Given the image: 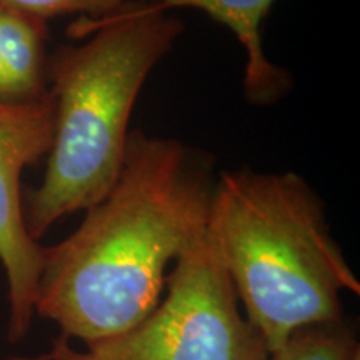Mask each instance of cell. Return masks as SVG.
I'll use <instances>...</instances> for the list:
<instances>
[{
  "instance_id": "277c9868",
  "label": "cell",
  "mask_w": 360,
  "mask_h": 360,
  "mask_svg": "<svg viewBox=\"0 0 360 360\" xmlns=\"http://www.w3.org/2000/svg\"><path fill=\"white\" fill-rule=\"evenodd\" d=\"M167 297L124 334L77 350L53 342L44 360H269L260 332L240 314L231 277L207 231L175 260Z\"/></svg>"
},
{
  "instance_id": "8fae6325",
  "label": "cell",
  "mask_w": 360,
  "mask_h": 360,
  "mask_svg": "<svg viewBox=\"0 0 360 360\" xmlns=\"http://www.w3.org/2000/svg\"><path fill=\"white\" fill-rule=\"evenodd\" d=\"M349 360H360V347H359V344L355 345V349L352 350V354H350Z\"/></svg>"
},
{
  "instance_id": "7a4b0ae2",
  "label": "cell",
  "mask_w": 360,
  "mask_h": 360,
  "mask_svg": "<svg viewBox=\"0 0 360 360\" xmlns=\"http://www.w3.org/2000/svg\"><path fill=\"white\" fill-rule=\"evenodd\" d=\"M70 32L87 40L49 62L52 143L42 182L24 199L27 231L35 240L114 187L135 101L182 34V22L143 0L103 19L79 20Z\"/></svg>"
},
{
  "instance_id": "ba28073f",
  "label": "cell",
  "mask_w": 360,
  "mask_h": 360,
  "mask_svg": "<svg viewBox=\"0 0 360 360\" xmlns=\"http://www.w3.org/2000/svg\"><path fill=\"white\" fill-rule=\"evenodd\" d=\"M357 345L342 322L299 328L269 360H349Z\"/></svg>"
},
{
  "instance_id": "30bf717a",
  "label": "cell",
  "mask_w": 360,
  "mask_h": 360,
  "mask_svg": "<svg viewBox=\"0 0 360 360\" xmlns=\"http://www.w3.org/2000/svg\"><path fill=\"white\" fill-rule=\"evenodd\" d=\"M0 102H13L11 85H8L6 70H4L2 58H0Z\"/></svg>"
},
{
  "instance_id": "8992f818",
  "label": "cell",
  "mask_w": 360,
  "mask_h": 360,
  "mask_svg": "<svg viewBox=\"0 0 360 360\" xmlns=\"http://www.w3.org/2000/svg\"><path fill=\"white\" fill-rule=\"evenodd\" d=\"M276 0H167L154 2L162 11L192 8L236 35L245 52L244 94L249 103H276L290 89V75L269 60L264 52L262 25Z\"/></svg>"
},
{
  "instance_id": "3957f363",
  "label": "cell",
  "mask_w": 360,
  "mask_h": 360,
  "mask_svg": "<svg viewBox=\"0 0 360 360\" xmlns=\"http://www.w3.org/2000/svg\"><path fill=\"white\" fill-rule=\"evenodd\" d=\"M207 233L270 354L299 328L342 322V294H360L322 200L295 172H220Z\"/></svg>"
},
{
  "instance_id": "4fadbf2b",
  "label": "cell",
  "mask_w": 360,
  "mask_h": 360,
  "mask_svg": "<svg viewBox=\"0 0 360 360\" xmlns=\"http://www.w3.org/2000/svg\"><path fill=\"white\" fill-rule=\"evenodd\" d=\"M150 2H167V0H150Z\"/></svg>"
},
{
  "instance_id": "5b68a950",
  "label": "cell",
  "mask_w": 360,
  "mask_h": 360,
  "mask_svg": "<svg viewBox=\"0 0 360 360\" xmlns=\"http://www.w3.org/2000/svg\"><path fill=\"white\" fill-rule=\"evenodd\" d=\"M53 103L47 94L30 102H0V264L8 287V339L29 332L44 264V247L27 231L22 172L49 154Z\"/></svg>"
},
{
  "instance_id": "6da1fadb",
  "label": "cell",
  "mask_w": 360,
  "mask_h": 360,
  "mask_svg": "<svg viewBox=\"0 0 360 360\" xmlns=\"http://www.w3.org/2000/svg\"><path fill=\"white\" fill-rule=\"evenodd\" d=\"M214 186L209 155L132 130L114 187L77 231L44 247L35 314L85 345L141 323L170 262L207 231Z\"/></svg>"
},
{
  "instance_id": "9c48e42d",
  "label": "cell",
  "mask_w": 360,
  "mask_h": 360,
  "mask_svg": "<svg viewBox=\"0 0 360 360\" xmlns=\"http://www.w3.org/2000/svg\"><path fill=\"white\" fill-rule=\"evenodd\" d=\"M7 6L49 22L53 17L80 15V20L109 17L143 0H2Z\"/></svg>"
},
{
  "instance_id": "7c38bea8",
  "label": "cell",
  "mask_w": 360,
  "mask_h": 360,
  "mask_svg": "<svg viewBox=\"0 0 360 360\" xmlns=\"http://www.w3.org/2000/svg\"><path fill=\"white\" fill-rule=\"evenodd\" d=\"M7 360H44V357H11Z\"/></svg>"
},
{
  "instance_id": "52a82bcc",
  "label": "cell",
  "mask_w": 360,
  "mask_h": 360,
  "mask_svg": "<svg viewBox=\"0 0 360 360\" xmlns=\"http://www.w3.org/2000/svg\"><path fill=\"white\" fill-rule=\"evenodd\" d=\"M47 22L0 0V58L13 102L37 101L47 94Z\"/></svg>"
}]
</instances>
